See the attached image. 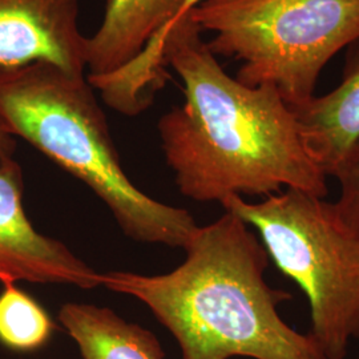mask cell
Instances as JSON below:
<instances>
[{
  "instance_id": "obj_1",
  "label": "cell",
  "mask_w": 359,
  "mask_h": 359,
  "mask_svg": "<svg viewBox=\"0 0 359 359\" xmlns=\"http://www.w3.org/2000/svg\"><path fill=\"white\" fill-rule=\"evenodd\" d=\"M191 13L154 34L126 67L142 88L165 83L170 65L185 102L161 117L167 164L184 196L222 204L231 196L299 189L325 198L327 177L309 156L295 116L276 87H249L224 71Z\"/></svg>"
},
{
  "instance_id": "obj_2",
  "label": "cell",
  "mask_w": 359,
  "mask_h": 359,
  "mask_svg": "<svg viewBox=\"0 0 359 359\" xmlns=\"http://www.w3.org/2000/svg\"><path fill=\"white\" fill-rule=\"evenodd\" d=\"M184 250L170 273L111 271L102 285L151 309L177 339L181 359H326L311 334L281 318L278 306L292 294L266 283L269 255L241 218L225 210Z\"/></svg>"
},
{
  "instance_id": "obj_3",
  "label": "cell",
  "mask_w": 359,
  "mask_h": 359,
  "mask_svg": "<svg viewBox=\"0 0 359 359\" xmlns=\"http://www.w3.org/2000/svg\"><path fill=\"white\" fill-rule=\"evenodd\" d=\"M0 127L87 184L130 238L185 249L198 229L188 210L156 201L127 177L84 75L47 62L0 68Z\"/></svg>"
},
{
  "instance_id": "obj_4",
  "label": "cell",
  "mask_w": 359,
  "mask_h": 359,
  "mask_svg": "<svg viewBox=\"0 0 359 359\" xmlns=\"http://www.w3.org/2000/svg\"><path fill=\"white\" fill-rule=\"evenodd\" d=\"M215 56L243 60L236 79L276 87L290 108L316 96L322 69L359 39V0H205L191 13Z\"/></svg>"
},
{
  "instance_id": "obj_5",
  "label": "cell",
  "mask_w": 359,
  "mask_h": 359,
  "mask_svg": "<svg viewBox=\"0 0 359 359\" xmlns=\"http://www.w3.org/2000/svg\"><path fill=\"white\" fill-rule=\"evenodd\" d=\"M221 205L259 234L278 270L306 295L311 335L326 359H345L359 339V231L334 203L283 189L259 203L231 196Z\"/></svg>"
},
{
  "instance_id": "obj_6",
  "label": "cell",
  "mask_w": 359,
  "mask_h": 359,
  "mask_svg": "<svg viewBox=\"0 0 359 359\" xmlns=\"http://www.w3.org/2000/svg\"><path fill=\"white\" fill-rule=\"evenodd\" d=\"M102 285V274L63 243L39 233L23 208V173L13 156L0 157V283Z\"/></svg>"
},
{
  "instance_id": "obj_7",
  "label": "cell",
  "mask_w": 359,
  "mask_h": 359,
  "mask_svg": "<svg viewBox=\"0 0 359 359\" xmlns=\"http://www.w3.org/2000/svg\"><path fill=\"white\" fill-rule=\"evenodd\" d=\"M79 0H0V68L47 62L74 75L87 68Z\"/></svg>"
},
{
  "instance_id": "obj_8",
  "label": "cell",
  "mask_w": 359,
  "mask_h": 359,
  "mask_svg": "<svg viewBox=\"0 0 359 359\" xmlns=\"http://www.w3.org/2000/svg\"><path fill=\"white\" fill-rule=\"evenodd\" d=\"M292 111L309 156L326 177H333L359 140V39L347 47L339 86Z\"/></svg>"
},
{
  "instance_id": "obj_9",
  "label": "cell",
  "mask_w": 359,
  "mask_h": 359,
  "mask_svg": "<svg viewBox=\"0 0 359 359\" xmlns=\"http://www.w3.org/2000/svg\"><path fill=\"white\" fill-rule=\"evenodd\" d=\"M185 0H108L99 29L87 38L88 79L103 77L132 62L148 40L175 19Z\"/></svg>"
},
{
  "instance_id": "obj_10",
  "label": "cell",
  "mask_w": 359,
  "mask_h": 359,
  "mask_svg": "<svg viewBox=\"0 0 359 359\" xmlns=\"http://www.w3.org/2000/svg\"><path fill=\"white\" fill-rule=\"evenodd\" d=\"M59 321L76 342L83 359H164L157 337L114 310L87 304H65Z\"/></svg>"
},
{
  "instance_id": "obj_11",
  "label": "cell",
  "mask_w": 359,
  "mask_h": 359,
  "mask_svg": "<svg viewBox=\"0 0 359 359\" xmlns=\"http://www.w3.org/2000/svg\"><path fill=\"white\" fill-rule=\"evenodd\" d=\"M56 325L38 301L15 283L0 293V344L16 353H31L48 344Z\"/></svg>"
},
{
  "instance_id": "obj_12",
  "label": "cell",
  "mask_w": 359,
  "mask_h": 359,
  "mask_svg": "<svg viewBox=\"0 0 359 359\" xmlns=\"http://www.w3.org/2000/svg\"><path fill=\"white\" fill-rule=\"evenodd\" d=\"M338 180L341 194L334 206L345 225L359 231V140L348 151L333 176Z\"/></svg>"
},
{
  "instance_id": "obj_13",
  "label": "cell",
  "mask_w": 359,
  "mask_h": 359,
  "mask_svg": "<svg viewBox=\"0 0 359 359\" xmlns=\"http://www.w3.org/2000/svg\"><path fill=\"white\" fill-rule=\"evenodd\" d=\"M16 142L10 135H7L0 127V157L13 156Z\"/></svg>"
},
{
  "instance_id": "obj_14",
  "label": "cell",
  "mask_w": 359,
  "mask_h": 359,
  "mask_svg": "<svg viewBox=\"0 0 359 359\" xmlns=\"http://www.w3.org/2000/svg\"><path fill=\"white\" fill-rule=\"evenodd\" d=\"M357 359H359V355H358V358H357Z\"/></svg>"
}]
</instances>
